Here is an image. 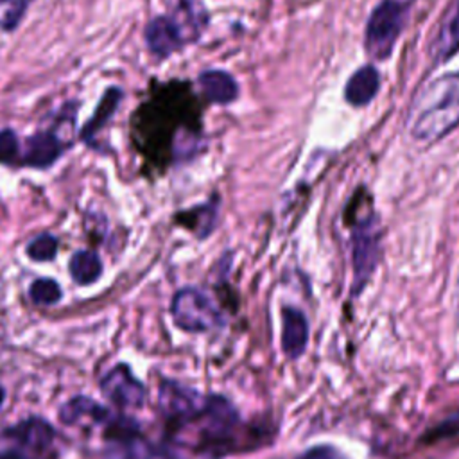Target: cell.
Masks as SVG:
<instances>
[{"label": "cell", "mask_w": 459, "mask_h": 459, "mask_svg": "<svg viewBox=\"0 0 459 459\" xmlns=\"http://www.w3.org/2000/svg\"><path fill=\"white\" fill-rule=\"evenodd\" d=\"M27 256L34 262L52 260L57 253V238L50 233H41L27 244Z\"/></svg>", "instance_id": "21"}, {"label": "cell", "mask_w": 459, "mask_h": 459, "mask_svg": "<svg viewBox=\"0 0 459 459\" xmlns=\"http://www.w3.org/2000/svg\"><path fill=\"white\" fill-rule=\"evenodd\" d=\"M308 342V321L299 308L285 307L281 310V348L289 359L303 355Z\"/></svg>", "instance_id": "10"}, {"label": "cell", "mask_w": 459, "mask_h": 459, "mask_svg": "<svg viewBox=\"0 0 459 459\" xmlns=\"http://www.w3.org/2000/svg\"><path fill=\"white\" fill-rule=\"evenodd\" d=\"M206 398L176 380L165 378L160 382L158 407L169 423L183 425L197 420L204 411Z\"/></svg>", "instance_id": "5"}, {"label": "cell", "mask_w": 459, "mask_h": 459, "mask_svg": "<svg viewBox=\"0 0 459 459\" xmlns=\"http://www.w3.org/2000/svg\"><path fill=\"white\" fill-rule=\"evenodd\" d=\"M22 142L11 127L0 129V165H18Z\"/></svg>", "instance_id": "22"}, {"label": "cell", "mask_w": 459, "mask_h": 459, "mask_svg": "<svg viewBox=\"0 0 459 459\" xmlns=\"http://www.w3.org/2000/svg\"><path fill=\"white\" fill-rule=\"evenodd\" d=\"M104 436H106V439L118 441V443L134 441L136 436H138V423L133 418H127V416L117 418L113 421H108Z\"/></svg>", "instance_id": "23"}, {"label": "cell", "mask_w": 459, "mask_h": 459, "mask_svg": "<svg viewBox=\"0 0 459 459\" xmlns=\"http://www.w3.org/2000/svg\"><path fill=\"white\" fill-rule=\"evenodd\" d=\"M75 113L77 102L70 100L56 113L48 127L27 136L22 143L18 165L32 169L52 167L74 145L72 133L75 127Z\"/></svg>", "instance_id": "2"}, {"label": "cell", "mask_w": 459, "mask_h": 459, "mask_svg": "<svg viewBox=\"0 0 459 459\" xmlns=\"http://www.w3.org/2000/svg\"><path fill=\"white\" fill-rule=\"evenodd\" d=\"M124 91L118 86H111L108 88L102 97L97 102V108L93 111V117L82 126L79 138L88 145L97 149V134L106 127V124L113 118L115 111L118 109L120 102H122Z\"/></svg>", "instance_id": "12"}, {"label": "cell", "mask_w": 459, "mask_h": 459, "mask_svg": "<svg viewBox=\"0 0 459 459\" xmlns=\"http://www.w3.org/2000/svg\"><path fill=\"white\" fill-rule=\"evenodd\" d=\"M84 418H90L95 423H102L108 421L109 412L104 405L88 396H74L59 409V420L66 425H75Z\"/></svg>", "instance_id": "16"}, {"label": "cell", "mask_w": 459, "mask_h": 459, "mask_svg": "<svg viewBox=\"0 0 459 459\" xmlns=\"http://www.w3.org/2000/svg\"><path fill=\"white\" fill-rule=\"evenodd\" d=\"M197 84L210 104L228 106L238 97V84L235 77L224 70L210 68L197 75Z\"/></svg>", "instance_id": "11"}, {"label": "cell", "mask_w": 459, "mask_h": 459, "mask_svg": "<svg viewBox=\"0 0 459 459\" xmlns=\"http://www.w3.org/2000/svg\"><path fill=\"white\" fill-rule=\"evenodd\" d=\"M102 393L118 407H140L145 398L142 382L131 373L127 364H118L100 382Z\"/></svg>", "instance_id": "9"}, {"label": "cell", "mask_w": 459, "mask_h": 459, "mask_svg": "<svg viewBox=\"0 0 459 459\" xmlns=\"http://www.w3.org/2000/svg\"><path fill=\"white\" fill-rule=\"evenodd\" d=\"M170 314L178 328L192 333L222 326V316L215 305L195 287L179 289L170 303Z\"/></svg>", "instance_id": "4"}, {"label": "cell", "mask_w": 459, "mask_h": 459, "mask_svg": "<svg viewBox=\"0 0 459 459\" xmlns=\"http://www.w3.org/2000/svg\"><path fill=\"white\" fill-rule=\"evenodd\" d=\"M4 400H5V389H4V385L0 384V407H2V403H4Z\"/></svg>", "instance_id": "26"}, {"label": "cell", "mask_w": 459, "mask_h": 459, "mask_svg": "<svg viewBox=\"0 0 459 459\" xmlns=\"http://www.w3.org/2000/svg\"><path fill=\"white\" fill-rule=\"evenodd\" d=\"M30 299L36 305H54L63 298L61 285L54 278H38L29 287Z\"/></svg>", "instance_id": "20"}, {"label": "cell", "mask_w": 459, "mask_h": 459, "mask_svg": "<svg viewBox=\"0 0 459 459\" xmlns=\"http://www.w3.org/2000/svg\"><path fill=\"white\" fill-rule=\"evenodd\" d=\"M7 434L18 443H22V446L43 452L52 445L56 432L47 420L32 416L16 423L13 429L7 430Z\"/></svg>", "instance_id": "13"}, {"label": "cell", "mask_w": 459, "mask_h": 459, "mask_svg": "<svg viewBox=\"0 0 459 459\" xmlns=\"http://www.w3.org/2000/svg\"><path fill=\"white\" fill-rule=\"evenodd\" d=\"M70 276L79 285H90L102 274V260L95 251L81 249L70 256L68 262Z\"/></svg>", "instance_id": "17"}, {"label": "cell", "mask_w": 459, "mask_h": 459, "mask_svg": "<svg viewBox=\"0 0 459 459\" xmlns=\"http://www.w3.org/2000/svg\"><path fill=\"white\" fill-rule=\"evenodd\" d=\"M32 0H0V30L13 32L23 20Z\"/></svg>", "instance_id": "19"}, {"label": "cell", "mask_w": 459, "mask_h": 459, "mask_svg": "<svg viewBox=\"0 0 459 459\" xmlns=\"http://www.w3.org/2000/svg\"><path fill=\"white\" fill-rule=\"evenodd\" d=\"M459 126V72L432 81L416 99L411 134L420 142H436Z\"/></svg>", "instance_id": "1"}, {"label": "cell", "mask_w": 459, "mask_h": 459, "mask_svg": "<svg viewBox=\"0 0 459 459\" xmlns=\"http://www.w3.org/2000/svg\"><path fill=\"white\" fill-rule=\"evenodd\" d=\"M409 4L400 0H382L366 23L364 47L375 59H385L402 32Z\"/></svg>", "instance_id": "3"}, {"label": "cell", "mask_w": 459, "mask_h": 459, "mask_svg": "<svg viewBox=\"0 0 459 459\" xmlns=\"http://www.w3.org/2000/svg\"><path fill=\"white\" fill-rule=\"evenodd\" d=\"M178 221L181 226H186L190 231H194L199 238H204L213 230L215 208L212 204L195 206L194 210L179 213Z\"/></svg>", "instance_id": "18"}, {"label": "cell", "mask_w": 459, "mask_h": 459, "mask_svg": "<svg viewBox=\"0 0 459 459\" xmlns=\"http://www.w3.org/2000/svg\"><path fill=\"white\" fill-rule=\"evenodd\" d=\"M0 459H27V457L16 450H4L0 452Z\"/></svg>", "instance_id": "25"}, {"label": "cell", "mask_w": 459, "mask_h": 459, "mask_svg": "<svg viewBox=\"0 0 459 459\" xmlns=\"http://www.w3.org/2000/svg\"><path fill=\"white\" fill-rule=\"evenodd\" d=\"M378 86H380L378 72L373 66L366 65L348 79L344 97L353 106H366L377 95Z\"/></svg>", "instance_id": "15"}, {"label": "cell", "mask_w": 459, "mask_h": 459, "mask_svg": "<svg viewBox=\"0 0 459 459\" xmlns=\"http://www.w3.org/2000/svg\"><path fill=\"white\" fill-rule=\"evenodd\" d=\"M197 420H203L201 439L208 446L217 448H222L231 439V434L238 425V414L235 407L219 394L206 398L204 411Z\"/></svg>", "instance_id": "8"}, {"label": "cell", "mask_w": 459, "mask_h": 459, "mask_svg": "<svg viewBox=\"0 0 459 459\" xmlns=\"http://www.w3.org/2000/svg\"><path fill=\"white\" fill-rule=\"evenodd\" d=\"M143 41L156 59H167L195 39L183 27L178 14H156L145 23Z\"/></svg>", "instance_id": "6"}, {"label": "cell", "mask_w": 459, "mask_h": 459, "mask_svg": "<svg viewBox=\"0 0 459 459\" xmlns=\"http://www.w3.org/2000/svg\"><path fill=\"white\" fill-rule=\"evenodd\" d=\"M353 247V292H359L369 280L378 260V231L375 230L373 215L359 219L351 237Z\"/></svg>", "instance_id": "7"}, {"label": "cell", "mask_w": 459, "mask_h": 459, "mask_svg": "<svg viewBox=\"0 0 459 459\" xmlns=\"http://www.w3.org/2000/svg\"><path fill=\"white\" fill-rule=\"evenodd\" d=\"M298 459H348L339 448L330 446V445H317L308 448L303 455Z\"/></svg>", "instance_id": "24"}, {"label": "cell", "mask_w": 459, "mask_h": 459, "mask_svg": "<svg viewBox=\"0 0 459 459\" xmlns=\"http://www.w3.org/2000/svg\"><path fill=\"white\" fill-rule=\"evenodd\" d=\"M459 50V0H455L445 13L443 23L434 38L432 56L436 61H446Z\"/></svg>", "instance_id": "14"}]
</instances>
